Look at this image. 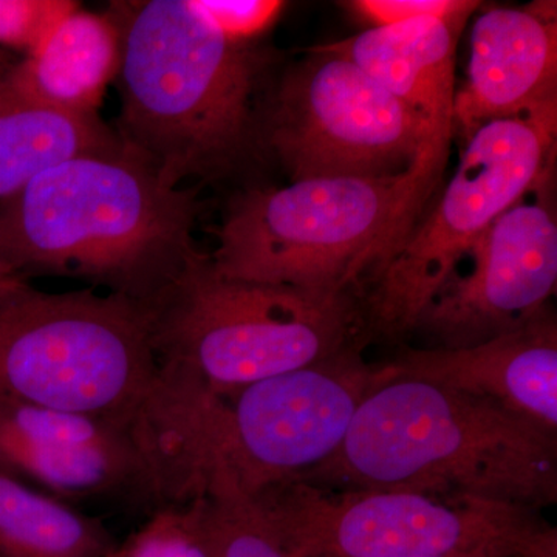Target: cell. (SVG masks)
Returning <instances> with one entry per match:
<instances>
[{
  "mask_svg": "<svg viewBox=\"0 0 557 557\" xmlns=\"http://www.w3.org/2000/svg\"><path fill=\"white\" fill-rule=\"evenodd\" d=\"M362 399L339 449L302 482L327 490L469 496L531 509L557 502V435L485 399L412 376Z\"/></svg>",
  "mask_w": 557,
  "mask_h": 557,
  "instance_id": "3957f363",
  "label": "cell"
},
{
  "mask_svg": "<svg viewBox=\"0 0 557 557\" xmlns=\"http://www.w3.org/2000/svg\"><path fill=\"white\" fill-rule=\"evenodd\" d=\"M557 102L555 2L494 7L472 24L468 78L454 100V123L467 137L487 121Z\"/></svg>",
  "mask_w": 557,
  "mask_h": 557,
  "instance_id": "4fadbf2b",
  "label": "cell"
},
{
  "mask_svg": "<svg viewBox=\"0 0 557 557\" xmlns=\"http://www.w3.org/2000/svg\"><path fill=\"white\" fill-rule=\"evenodd\" d=\"M557 102L487 121L468 137L438 203L380 265L358 296L366 330L398 338L417 329L435 293L507 209L553 177Z\"/></svg>",
  "mask_w": 557,
  "mask_h": 557,
  "instance_id": "ba28073f",
  "label": "cell"
},
{
  "mask_svg": "<svg viewBox=\"0 0 557 557\" xmlns=\"http://www.w3.org/2000/svg\"><path fill=\"white\" fill-rule=\"evenodd\" d=\"M412 376L485 399L557 435V325L545 309L528 324L458 348H403L384 362Z\"/></svg>",
  "mask_w": 557,
  "mask_h": 557,
  "instance_id": "7c38bea8",
  "label": "cell"
},
{
  "mask_svg": "<svg viewBox=\"0 0 557 557\" xmlns=\"http://www.w3.org/2000/svg\"><path fill=\"white\" fill-rule=\"evenodd\" d=\"M148 307L161 373L215 398L368 343L354 292L234 281L207 252Z\"/></svg>",
  "mask_w": 557,
  "mask_h": 557,
  "instance_id": "5b68a950",
  "label": "cell"
},
{
  "mask_svg": "<svg viewBox=\"0 0 557 557\" xmlns=\"http://www.w3.org/2000/svg\"><path fill=\"white\" fill-rule=\"evenodd\" d=\"M348 9L372 27L420 20V17H471L480 2L472 0H355Z\"/></svg>",
  "mask_w": 557,
  "mask_h": 557,
  "instance_id": "7402d4cb",
  "label": "cell"
},
{
  "mask_svg": "<svg viewBox=\"0 0 557 557\" xmlns=\"http://www.w3.org/2000/svg\"><path fill=\"white\" fill-rule=\"evenodd\" d=\"M76 7L70 0H0V46L30 54Z\"/></svg>",
  "mask_w": 557,
  "mask_h": 557,
  "instance_id": "ffe728a7",
  "label": "cell"
},
{
  "mask_svg": "<svg viewBox=\"0 0 557 557\" xmlns=\"http://www.w3.org/2000/svg\"><path fill=\"white\" fill-rule=\"evenodd\" d=\"M412 171L391 178H309L234 194L208 255L220 276L313 293L354 292L424 207Z\"/></svg>",
  "mask_w": 557,
  "mask_h": 557,
  "instance_id": "8992f818",
  "label": "cell"
},
{
  "mask_svg": "<svg viewBox=\"0 0 557 557\" xmlns=\"http://www.w3.org/2000/svg\"><path fill=\"white\" fill-rule=\"evenodd\" d=\"M17 281H22V278L14 276L9 269H5V267L0 263V288L14 284V282Z\"/></svg>",
  "mask_w": 557,
  "mask_h": 557,
  "instance_id": "cb8c5ba5",
  "label": "cell"
},
{
  "mask_svg": "<svg viewBox=\"0 0 557 557\" xmlns=\"http://www.w3.org/2000/svg\"><path fill=\"white\" fill-rule=\"evenodd\" d=\"M199 498L209 557H293L239 487L211 475Z\"/></svg>",
  "mask_w": 557,
  "mask_h": 557,
  "instance_id": "ac0fdd59",
  "label": "cell"
},
{
  "mask_svg": "<svg viewBox=\"0 0 557 557\" xmlns=\"http://www.w3.org/2000/svg\"><path fill=\"white\" fill-rule=\"evenodd\" d=\"M108 557H121V545L116 547L115 552L110 553Z\"/></svg>",
  "mask_w": 557,
  "mask_h": 557,
  "instance_id": "d4e9b609",
  "label": "cell"
},
{
  "mask_svg": "<svg viewBox=\"0 0 557 557\" xmlns=\"http://www.w3.org/2000/svg\"><path fill=\"white\" fill-rule=\"evenodd\" d=\"M121 557H209L199 498L163 505L121 544Z\"/></svg>",
  "mask_w": 557,
  "mask_h": 557,
  "instance_id": "d6986e66",
  "label": "cell"
},
{
  "mask_svg": "<svg viewBox=\"0 0 557 557\" xmlns=\"http://www.w3.org/2000/svg\"><path fill=\"white\" fill-rule=\"evenodd\" d=\"M248 498L293 557H512L547 525L537 509L399 487L287 480Z\"/></svg>",
  "mask_w": 557,
  "mask_h": 557,
  "instance_id": "9c48e42d",
  "label": "cell"
},
{
  "mask_svg": "<svg viewBox=\"0 0 557 557\" xmlns=\"http://www.w3.org/2000/svg\"><path fill=\"white\" fill-rule=\"evenodd\" d=\"M468 20L420 17L321 46L355 62L420 121L435 183L453 137L457 40Z\"/></svg>",
  "mask_w": 557,
  "mask_h": 557,
  "instance_id": "5bb4252c",
  "label": "cell"
},
{
  "mask_svg": "<svg viewBox=\"0 0 557 557\" xmlns=\"http://www.w3.org/2000/svg\"><path fill=\"white\" fill-rule=\"evenodd\" d=\"M366 344L242 387L228 397L199 392L186 410L182 469L190 497L211 474L251 497L302 478L347 437L362 399L384 370L362 358Z\"/></svg>",
  "mask_w": 557,
  "mask_h": 557,
  "instance_id": "52a82bcc",
  "label": "cell"
},
{
  "mask_svg": "<svg viewBox=\"0 0 557 557\" xmlns=\"http://www.w3.org/2000/svg\"><path fill=\"white\" fill-rule=\"evenodd\" d=\"M197 7L223 36L249 44L269 30L285 9L277 0H196Z\"/></svg>",
  "mask_w": 557,
  "mask_h": 557,
  "instance_id": "44dd1931",
  "label": "cell"
},
{
  "mask_svg": "<svg viewBox=\"0 0 557 557\" xmlns=\"http://www.w3.org/2000/svg\"><path fill=\"white\" fill-rule=\"evenodd\" d=\"M123 145L98 113L50 108L0 75V208L32 180L62 161Z\"/></svg>",
  "mask_w": 557,
  "mask_h": 557,
  "instance_id": "2e32d148",
  "label": "cell"
},
{
  "mask_svg": "<svg viewBox=\"0 0 557 557\" xmlns=\"http://www.w3.org/2000/svg\"><path fill=\"white\" fill-rule=\"evenodd\" d=\"M262 137L292 182L412 171L426 200L437 186L420 121L355 62L321 46L282 75L263 113Z\"/></svg>",
  "mask_w": 557,
  "mask_h": 557,
  "instance_id": "30bf717a",
  "label": "cell"
},
{
  "mask_svg": "<svg viewBox=\"0 0 557 557\" xmlns=\"http://www.w3.org/2000/svg\"><path fill=\"white\" fill-rule=\"evenodd\" d=\"M119 545L100 519L0 469V557H108Z\"/></svg>",
  "mask_w": 557,
  "mask_h": 557,
  "instance_id": "e0dca14e",
  "label": "cell"
},
{
  "mask_svg": "<svg viewBox=\"0 0 557 557\" xmlns=\"http://www.w3.org/2000/svg\"><path fill=\"white\" fill-rule=\"evenodd\" d=\"M120 64L121 36L115 21L109 13L76 7L9 73L35 100L65 112L94 115L116 81Z\"/></svg>",
  "mask_w": 557,
  "mask_h": 557,
  "instance_id": "9a60e30c",
  "label": "cell"
},
{
  "mask_svg": "<svg viewBox=\"0 0 557 557\" xmlns=\"http://www.w3.org/2000/svg\"><path fill=\"white\" fill-rule=\"evenodd\" d=\"M115 132L168 185L218 182L263 148L258 97L269 54L223 36L196 0L115 2Z\"/></svg>",
  "mask_w": 557,
  "mask_h": 557,
  "instance_id": "7a4b0ae2",
  "label": "cell"
},
{
  "mask_svg": "<svg viewBox=\"0 0 557 557\" xmlns=\"http://www.w3.org/2000/svg\"><path fill=\"white\" fill-rule=\"evenodd\" d=\"M199 186H171L131 149L83 153L0 208V263L76 278L149 306L201 251Z\"/></svg>",
  "mask_w": 557,
  "mask_h": 557,
  "instance_id": "6da1fadb",
  "label": "cell"
},
{
  "mask_svg": "<svg viewBox=\"0 0 557 557\" xmlns=\"http://www.w3.org/2000/svg\"><path fill=\"white\" fill-rule=\"evenodd\" d=\"M423 557H440V556H423Z\"/></svg>",
  "mask_w": 557,
  "mask_h": 557,
  "instance_id": "484cf974",
  "label": "cell"
},
{
  "mask_svg": "<svg viewBox=\"0 0 557 557\" xmlns=\"http://www.w3.org/2000/svg\"><path fill=\"white\" fill-rule=\"evenodd\" d=\"M164 379L149 307L94 288H0V395L126 424L148 443Z\"/></svg>",
  "mask_w": 557,
  "mask_h": 557,
  "instance_id": "277c9868",
  "label": "cell"
},
{
  "mask_svg": "<svg viewBox=\"0 0 557 557\" xmlns=\"http://www.w3.org/2000/svg\"><path fill=\"white\" fill-rule=\"evenodd\" d=\"M552 183L507 209L450 271L417 324L434 339L431 347L475 346L548 309L557 284Z\"/></svg>",
  "mask_w": 557,
  "mask_h": 557,
  "instance_id": "8fae6325",
  "label": "cell"
},
{
  "mask_svg": "<svg viewBox=\"0 0 557 557\" xmlns=\"http://www.w3.org/2000/svg\"><path fill=\"white\" fill-rule=\"evenodd\" d=\"M512 557H557V530L545 525L534 534L533 539Z\"/></svg>",
  "mask_w": 557,
  "mask_h": 557,
  "instance_id": "603a6c76",
  "label": "cell"
}]
</instances>
